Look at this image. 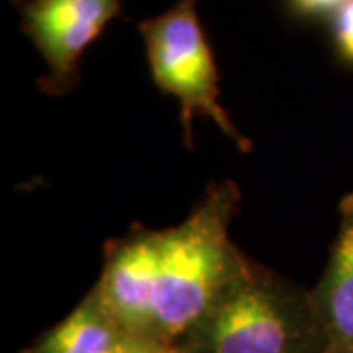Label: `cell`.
I'll return each instance as SVG.
<instances>
[{"mask_svg":"<svg viewBox=\"0 0 353 353\" xmlns=\"http://www.w3.org/2000/svg\"><path fill=\"white\" fill-rule=\"evenodd\" d=\"M187 340L196 353H324L312 294L252 261Z\"/></svg>","mask_w":353,"mask_h":353,"instance_id":"obj_2","label":"cell"},{"mask_svg":"<svg viewBox=\"0 0 353 353\" xmlns=\"http://www.w3.org/2000/svg\"><path fill=\"white\" fill-rule=\"evenodd\" d=\"M139 34L145 41V53L155 85L173 94L181 104V120L190 143V124L196 114L214 120L240 150H250V141L241 136L218 102V71L212 50L206 41L196 0H179L173 8L157 18L143 20Z\"/></svg>","mask_w":353,"mask_h":353,"instance_id":"obj_3","label":"cell"},{"mask_svg":"<svg viewBox=\"0 0 353 353\" xmlns=\"http://www.w3.org/2000/svg\"><path fill=\"white\" fill-rule=\"evenodd\" d=\"M238 202L240 190L226 181L208 190L185 222L157 230L152 341L175 345L187 338L250 263L230 240Z\"/></svg>","mask_w":353,"mask_h":353,"instance_id":"obj_1","label":"cell"},{"mask_svg":"<svg viewBox=\"0 0 353 353\" xmlns=\"http://www.w3.org/2000/svg\"><path fill=\"white\" fill-rule=\"evenodd\" d=\"M157 232L116 241L92 294L126 338L152 341Z\"/></svg>","mask_w":353,"mask_h":353,"instance_id":"obj_5","label":"cell"},{"mask_svg":"<svg viewBox=\"0 0 353 353\" xmlns=\"http://www.w3.org/2000/svg\"><path fill=\"white\" fill-rule=\"evenodd\" d=\"M312 304L324 353H353V192L340 202V228Z\"/></svg>","mask_w":353,"mask_h":353,"instance_id":"obj_6","label":"cell"},{"mask_svg":"<svg viewBox=\"0 0 353 353\" xmlns=\"http://www.w3.org/2000/svg\"><path fill=\"white\" fill-rule=\"evenodd\" d=\"M332 34L341 59L353 65V0L334 14Z\"/></svg>","mask_w":353,"mask_h":353,"instance_id":"obj_8","label":"cell"},{"mask_svg":"<svg viewBox=\"0 0 353 353\" xmlns=\"http://www.w3.org/2000/svg\"><path fill=\"white\" fill-rule=\"evenodd\" d=\"M122 0H18L22 30L46 59L41 87L65 92L79 79V59L120 12Z\"/></svg>","mask_w":353,"mask_h":353,"instance_id":"obj_4","label":"cell"},{"mask_svg":"<svg viewBox=\"0 0 353 353\" xmlns=\"http://www.w3.org/2000/svg\"><path fill=\"white\" fill-rule=\"evenodd\" d=\"M350 0H287L289 10L299 18H324V16H332L343 8Z\"/></svg>","mask_w":353,"mask_h":353,"instance_id":"obj_9","label":"cell"},{"mask_svg":"<svg viewBox=\"0 0 353 353\" xmlns=\"http://www.w3.org/2000/svg\"><path fill=\"white\" fill-rule=\"evenodd\" d=\"M122 332L90 292L71 314L26 353H108Z\"/></svg>","mask_w":353,"mask_h":353,"instance_id":"obj_7","label":"cell"},{"mask_svg":"<svg viewBox=\"0 0 353 353\" xmlns=\"http://www.w3.org/2000/svg\"><path fill=\"white\" fill-rule=\"evenodd\" d=\"M108 353H187L179 345H167L150 340H138V338H122Z\"/></svg>","mask_w":353,"mask_h":353,"instance_id":"obj_10","label":"cell"}]
</instances>
